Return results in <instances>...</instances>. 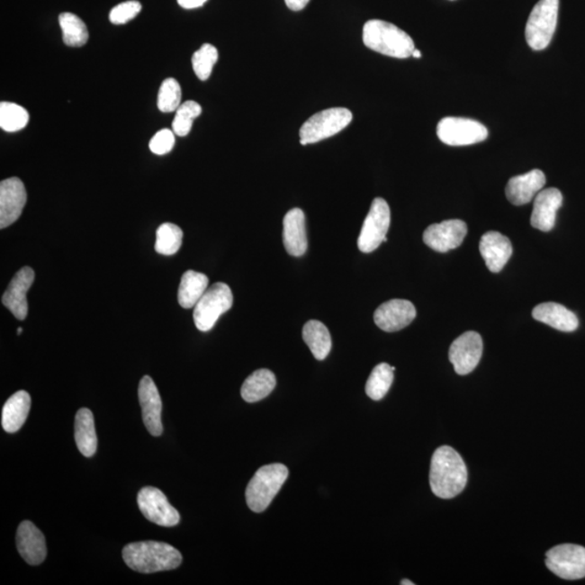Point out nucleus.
<instances>
[{"instance_id":"14","label":"nucleus","mask_w":585,"mask_h":585,"mask_svg":"<svg viewBox=\"0 0 585 585\" xmlns=\"http://www.w3.org/2000/svg\"><path fill=\"white\" fill-rule=\"evenodd\" d=\"M28 194L22 180L12 177L0 183V228L12 226L22 214Z\"/></svg>"},{"instance_id":"15","label":"nucleus","mask_w":585,"mask_h":585,"mask_svg":"<svg viewBox=\"0 0 585 585\" xmlns=\"http://www.w3.org/2000/svg\"><path fill=\"white\" fill-rule=\"evenodd\" d=\"M416 317L417 310L411 302L392 300L377 308L374 322L382 331L392 333L407 328Z\"/></svg>"},{"instance_id":"41","label":"nucleus","mask_w":585,"mask_h":585,"mask_svg":"<svg viewBox=\"0 0 585 585\" xmlns=\"http://www.w3.org/2000/svg\"><path fill=\"white\" fill-rule=\"evenodd\" d=\"M401 585H414V582L410 581V580H403Z\"/></svg>"},{"instance_id":"31","label":"nucleus","mask_w":585,"mask_h":585,"mask_svg":"<svg viewBox=\"0 0 585 585\" xmlns=\"http://www.w3.org/2000/svg\"><path fill=\"white\" fill-rule=\"evenodd\" d=\"M184 232L182 228L166 222L157 231L156 251L165 256H172L182 248Z\"/></svg>"},{"instance_id":"36","label":"nucleus","mask_w":585,"mask_h":585,"mask_svg":"<svg viewBox=\"0 0 585 585\" xmlns=\"http://www.w3.org/2000/svg\"><path fill=\"white\" fill-rule=\"evenodd\" d=\"M142 6L140 2L130 0V2L117 4L110 13V21L113 24H126L130 20L135 19L141 12Z\"/></svg>"},{"instance_id":"9","label":"nucleus","mask_w":585,"mask_h":585,"mask_svg":"<svg viewBox=\"0 0 585 585\" xmlns=\"http://www.w3.org/2000/svg\"><path fill=\"white\" fill-rule=\"evenodd\" d=\"M391 226V209L387 202L376 198L372 202L358 238V248L363 253L374 252L382 242H387V232Z\"/></svg>"},{"instance_id":"3","label":"nucleus","mask_w":585,"mask_h":585,"mask_svg":"<svg viewBox=\"0 0 585 585\" xmlns=\"http://www.w3.org/2000/svg\"><path fill=\"white\" fill-rule=\"evenodd\" d=\"M363 37L369 50L387 57L407 58L416 50L411 36L395 24L382 20L368 21L364 26Z\"/></svg>"},{"instance_id":"12","label":"nucleus","mask_w":585,"mask_h":585,"mask_svg":"<svg viewBox=\"0 0 585 585\" xmlns=\"http://www.w3.org/2000/svg\"><path fill=\"white\" fill-rule=\"evenodd\" d=\"M482 338L474 331L466 332L452 343L449 350L450 363L459 375L470 374L482 359Z\"/></svg>"},{"instance_id":"11","label":"nucleus","mask_w":585,"mask_h":585,"mask_svg":"<svg viewBox=\"0 0 585 585\" xmlns=\"http://www.w3.org/2000/svg\"><path fill=\"white\" fill-rule=\"evenodd\" d=\"M138 507L151 523L162 526H177L180 521L178 510L170 505L165 494L158 488H142L137 497Z\"/></svg>"},{"instance_id":"42","label":"nucleus","mask_w":585,"mask_h":585,"mask_svg":"<svg viewBox=\"0 0 585 585\" xmlns=\"http://www.w3.org/2000/svg\"><path fill=\"white\" fill-rule=\"evenodd\" d=\"M22 332H23L22 328H18V334H21V333H22Z\"/></svg>"},{"instance_id":"13","label":"nucleus","mask_w":585,"mask_h":585,"mask_svg":"<svg viewBox=\"0 0 585 585\" xmlns=\"http://www.w3.org/2000/svg\"><path fill=\"white\" fill-rule=\"evenodd\" d=\"M467 234L466 223L460 220H445L430 225L424 231L423 240L436 252L446 253L459 248Z\"/></svg>"},{"instance_id":"32","label":"nucleus","mask_w":585,"mask_h":585,"mask_svg":"<svg viewBox=\"0 0 585 585\" xmlns=\"http://www.w3.org/2000/svg\"><path fill=\"white\" fill-rule=\"evenodd\" d=\"M29 121V112L23 106L13 103L0 104V127L3 130L7 132L22 130Z\"/></svg>"},{"instance_id":"39","label":"nucleus","mask_w":585,"mask_h":585,"mask_svg":"<svg viewBox=\"0 0 585 585\" xmlns=\"http://www.w3.org/2000/svg\"><path fill=\"white\" fill-rule=\"evenodd\" d=\"M177 2L184 9H195L203 6L207 0H177Z\"/></svg>"},{"instance_id":"2","label":"nucleus","mask_w":585,"mask_h":585,"mask_svg":"<svg viewBox=\"0 0 585 585\" xmlns=\"http://www.w3.org/2000/svg\"><path fill=\"white\" fill-rule=\"evenodd\" d=\"M123 560L132 571L154 573L178 568L182 565L183 556L172 545L145 541L127 544L123 550Z\"/></svg>"},{"instance_id":"29","label":"nucleus","mask_w":585,"mask_h":585,"mask_svg":"<svg viewBox=\"0 0 585 585\" xmlns=\"http://www.w3.org/2000/svg\"><path fill=\"white\" fill-rule=\"evenodd\" d=\"M58 24L62 30L63 42L68 47L86 45L89 33L86 24L76 14L63 13L58 15Z\"/></svg>"},{"instance_id":"21","label":"nucleus","mask_w":585,"mask_h":585,"mask_svg":"<svg viewBox=\"0 0 585 585\" xmlns=\"http://www.w3.org/2000/svg\"><path fill=\"white\" fill-rule=\"evenodd\" d=\"M480 251L488 269L498 274L512 257L513 247L508 237L498 231H489L482 237Z\"/></svg>"},{"instance_id":"4","label":"nucleus","mask_w":585,"mask_h":585,"mask_svg":"<svg viewBox=\"0 0 585 585\" xmlns=\"http://www.w3.org/2000/svg\"><path fill=\"white\" fill-rule=\"evenodd\" d=\"M289 470L279 463L260 467L247 488L248 508L255 513L264 512L284 485Z\"/></svg>"},{"instance_id":"7","label":"nucleus","mask_w":585,"mask_h":585,"mask_svg":"<svg viewBox=\"0 0 585 585\" xmlns=\"http://www.w3.org/2000/svg\"><path fill=\"white\" fill-rule=\"evenodd\" d=\"M232 305L233 295L230 287L222 282H218L206 290L198 304L194 306L195 327L202 332L211 331L218 319L230 310Z\"/></svg>"},{"instance_id":"5","label":"nucleus","mask_w":585,"mask_h":585,"mask_svg":"<svg viewBox=\"0 0 585 585\" xmlns=\"http://www.w3.org/2000/svg\"><path fill=\"white\" fill-rule=\"evenodd\" d=\"M560 0H540L531 12L526 25V40L531 50H544L554 36Z\"/></svg>"},{"instance_id":"20","label":"nucleus","mask_w":585,"mask_h":585,"mask_svg":"<svg viewBox=\"0 0 585 585\" xmlns=\"http://www.w3.org/2000/svg\"><path fill=\"white\" fill-rule=\"evenodd\" d=\"M17 547L20 555L32 566L40 565L47 555L44 535L29 520L22 521L17 531Z\"/></svg>"},{"instance_id":"24","label":"nucleus","mask_w":585,"mask_h":585,"mask_svg":"<svg viewBox=\"0 0 585 585\" xmlns=\"http://www.w3.org/2000/svg\"><path fill=\"white\" fill-rule=\"evenodd\" d=\"M31 396L25 391L15 392L3 408L2 425L4 432L17 433L23 427L31 410Z\"/></svg>"},{"instance_id":"10","label":"nucleus","mask_w":585,"mask_h":585,"mask_svg":"<svg viewBox=\"0 0 585 585\" xmlns=\"http://www.w3.org/2000/svg\"><path fill=\"white\" fill-rule=\"evenodd\" d=\"M546 567L565 580L585 578V549L576 544H561L546 553Z\"/></svg>"},{"instance_id":"33","label":"nucleus","mask_w":585,"mask_h":585,"mask_svg":"<svg viewBox=\"0 0 585 585\" xmlns=\"http://www.w3.org/2000/svg\"><path fill=\"white\" fill-rule=\"evenodd\" d=\"M202 113L201 105L195 101H185L184 104L179 106L176 111L175 119L173 121V131L175 135L179 137H185L190 134L193 129L194 122L196 117Z\"/></svg>"},{"instance_id":"6","label":"nucleus","mask_w":585,"mask_h":585,"mask_svg":"<svg viewBox=\"0 0 585 585\" xmlns=\"http://www.w3.org/2000/svg\"><path fill=\"white\" fill-rule=\"evenodd\" d=\"M353 121V113L346 108H331L318 112L301 127L302 146L328 140L346 129Z\"/></svg>"},{"instance_id":"17","label":"nucleus","mask_w":585,"mask_h":585,"mask_svg":"<svg viewBox=\"0 0 585 585\" xmlns=\"http://www.w3.org/2000/svg\"><path fill=\"white\" fill-rule=\"evenodd\" d=\"M34 280V270L31 267H23L10 281L8 289L3 295L4 306L7 307L18 320H25V318L28 317L29 304L26 294L33 285Z\"/></svg>"},{"instance_id":"8","label":"nucleus","mask_w":585,"mask_h":585,"mask_svg":"<svg viewBox=\"0 0 585 585\" xmlns=\"http://www.w3.org/2000/svg\"><path fill=\"white\" fill-rule=\"evenodd\" d=\"M489 132L480 122L463 117H445L437 126V136L445 145L463 147L485 141Z\"/></svg>"},{"instance_id":"16","label":"nucleus","mask_w":585,"mask_h":585,"mask_svg":"<svg viewBox=\"0 0 585 585\" xmlns=\"http://www.w3.org/2000/svg\"><path fill=\"white\" fill-rule=\"evenodd\" d=\"M142 410V419L148 433L152 436H161L163 433L162 425V400L158 391L156 382L150 376H143L138 388Z\"/></svg>"},{"instance_id":"18","label":"nucleus","mask_w":585,"mask_h":585,"mask_svg":"<svg viewBox=\"0 0 585 585\" xmlns=\"http://www.w3.org/2000/svg\"><path fill=\"white\" fill-rule=\"evenodd\" d=\"M545 184L544 173L540 169H534L529 173L510 178L505 194L510 203L516 206L525 205L536 198Z\"/></svg>"},{"instance_id":"37","label":"nucleus","mask_w":585,"mask_h":585,"mask_svg":"<svg viewBox=\"0 0 585 585\" xmlns=\"http://www.w3.org/2000/svg\"><path fill=\"white\" fill-rule=\"evenodd\" d=\"M175 146V132L162 130L157 132L150 141V150L157 156H164L173 150Z\"/></svg>"},{"instance_id":"40","label":"nucleus","mask_w":585,"mask_h":585,"mask_svg":"<svg viewBox=\"0 0 585 585\" xmlns=\"http://www.w3.org/2000/svg\"><path fill=\"white\" fill-rule=\"evenodd\" d=\"M412 56H413L414 58H419L422 57V53H421V51H419V50H414V51H413V53H412Z\"/></svg>"},{"instance_id":"38","label":"nucleus","mask_w":585,"mask_h":585,"mask_svg":"<svg viewBox=\"0 0 585 585\" xmlns=\"http://www.w3.org/2000/svg\"><path fill=\"white\" fill-rule=\"evenodd\" d=\"M310 2V0H285L287 8L292 10V12H301Z\"/></svg>"},{"instance_id":"28","label":"nucleus","mask_w":585,"mask_h":585,"mask_svg":"<svg viewBox=\"0 0 585 585\" xmlns=\"http://www.w3.org/2000/svg\"><path fill=\"white\" fill-rule=\"evenodd\" d=\"M302 338L317 360H324L332 349L331 334L320 321H308L302 328Z\"/></svg>"},{"instance_id":"25","label":"nucleus","mask_w":585,"mask_h":585,"mask_svg":"<svg viewBox=\"0 0 585 585\" xmlns=\"http://www.w3.org/2000/svg\"><path fill=\"white\" fill-rule=\"evenodd\" d=\"M76 441L79 452L84 456L92 457L97 451L98 439L94 414L89 409L82 408L76 413Z\"/></svg>"},{"instance_id":"35","label":"nucleus","mask_w":585,"mask_h":585,"mask_svg":"<svg viewBox=\"0 0 585 585\" xmlns=\"http://www.w3.org/2000/svg\"><path fill=\"white\" fill-rule=\"evenodd\" d=\"M182 103V88L175 78H167L162 83L158 97V110L163 113L177 111Z\"/></svg>"},{"instance_id":"23","label":"nucleus","mask_w":585,"mask_h":585,"mask_svg":"<svg viewBox=\"0 0 585 585\" xmlns=\"http://www.w3.org/2000/svg\"><path fill=\"white\" fill-rule=\"evenodd\" d=\"M533 317L562 332H573L579 327L578 317L557 302H544L535 307Z\"/></svg>"},{"instance_id":"26","label":"nucleus","mask_w":585,"mask_h":585,"mask_svg":"<svg viewBox=\"0 0 585 585\" xmlns=\"http://www.w3.org/2000/svg\"><path fill=\"white\" fill-rule=\"evenodd\" d=\"M209 286V278L204 274L188 270L180 281L178 290V302L184 310L194 308Z\"/></svg>"},{"instance_id":"1","label":"nucleus","mask_w":585,"mask_h":585,"mask_svg":"<svg viewBox=\"0 0 585 585\" xmlns=\"http://www.w3.org/2000/svg\"><path fill=\"white\" fill-rule=\"evenodd\" d=\"M430 489L436 497L452 499L460 494L467 483V467L462 456L449 446L435 451L430 464Z\"/></svg>"},{"instance_id":"22","label":"nucleus","mask_w":585,"mask_h":585,"mask_svg":"<svg viewBox=\"0 0 585 585\" xmlns=\"http://www.w3.org/2000/svg\"><path fill=\"white\" fill-rule=\"evenodd\" d=\"M284 243L291 256L301 257L307 252L306 217L301 209L287 212L284 220Z\"/></svg>"},{"instance_id":"27","label":"nucleus","mask_w":585,"mask_h":585,"mask_svg":"<svg viewBox=\"0 0 585 585\" xmlns=\"http://www.w3.org/2000/svg\"><path fill=\"white\" fill-rule=\"evenodd\" d=\"M276 385L275 375L267 369L255 371L243 382L241 395L247 402H257L268 397Z\"/></svg>"},{"instance_id":"19","label":"nucleus","mask_w":585,"mask_h":585,"mask_svg":"<svg viewBox=\"0 0 585 585\" xmlns=\"http://www.w3.org/2000/svg\"><path fill=\"white\" fill-rule=\"evenodd\" d=\"M562 204V194L556 188L541 190L536 195L531 226L538 230L549 232L555 226L557 211Z\"/></svg>"},{"instance_id":"30","label":"nucleus","mask_w":585,"mask_h":585,"mask_svg":"<svg viewBox=\"0 0 585 585\" xmlns=\"http://www.w3.org/2000/svg\"><path fill=\"white\" fill-rule=\"evenodd\" d=\"M395 366L380 364L375 366L365 385V392L374 400H381L386 396L393 382Z\"/></svg>"},{"instance_id":"34","label":"nucleus","mask_w":585,"mask_h":585,"mask_svg":"<svg viewBox=\"0 0 585 585\" xmlns=\"http://www.w3.org/2000/svg\"><path fill=\"white\" fill-rule=\"evenodd\" d=\"M217 61L218 50L211 44H204L198 51L194 52L193 67L195 76L200 81L205 82L210 78Z\"/></svg>"}]
</instances>
